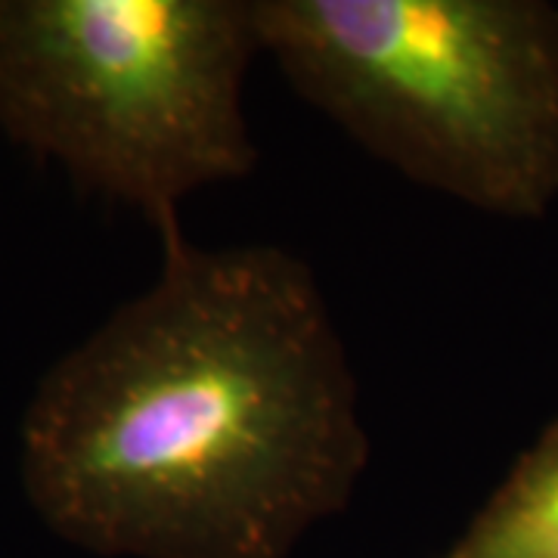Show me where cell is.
Returning <instances> with one entry per match:
<instances>
[{
    "label": "cell",
    "instance_id": "3",
    "mask_svg": "<svg viewBox=\"0 0 558 558\" xmlns=\"http://www.w3.org/2000/svg\"><path fill=\"white\" fill-rule=\"evenodd\" d=\"M252 0H0V131L183 236L180 202L252 174Z\"/></svg>",
    "mask_w": 558,
    "mask_h": 558
},
{
    "label": "cell",
    "instance_id": "1",
    "mask_svg": "<svg viewBox=\"0 0 558 558\" xmlns=\"http://www.w3.org/2000/svg\"><path fill=\"white\" fill-rule=\"evenodd\" d=\"M369 462L314 270L277 245L161 242L159 279L44 376L22 487L109 558H286Z\"/></svg>",
    "mask_w": 558,
    "mask_h": 558
},
{
    "label": "cell",
    "instance_id": "4",
    "mask_svg": "<svg viewBox=\"0 0 558 558\" xmlns=\"http://www.w3.org/2000/svg\"><path fill=\"white\" fill-rule=\"evenodd\" d=\"M447 558H558V422L515 462Z\"/></svg>",
    "mask_w": 558,
    "mask_h": 558
},
{
    "label": "cell",
    "instance_id": "2",
    "mask_svg": "<svg viewBox=\"0 0 558 558\" xmlns=\"http://www.w3.org/2000/svg\"><path fill=\"white\" fill-rule=\"evenodd\" d=\"M304 100L400 174L475 208L558 196V10L537 0H252Z\"/></svg>",
    "mask_w": 558,
    "mask_h": 558
}]
</instances>
